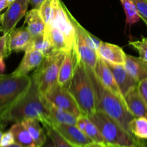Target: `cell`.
Wrapping results in <instances>:
<instances>
[{
	"label": "cell",
	"mask_w": 147,
	"mask_h": 147,
	"mask_svg": "<svg viewBox=\"0 0 147 147\" xmlns=\"http://www.w3.org/2000/svg\"><path fill=\"white\" fill-rule=\"evenodd\" d=\"M76 61L77 55L75 49L67 50L59 70L57 81L59 85L68 88L73 76Z\"/></svg>",
	"instance_id": "obj_13"
},
{
	"label": "cell",
	"mask_w": 147,
	"mask_h": 147,
	"mask_svg": "<svg viewBox=\"0 0 147 147\" xmlns=\"http://www.w3.org/2000/svg\"><path fill=\"white\" fill-rule=\"evenodd\" d=\"M86 68L95 92L96 110L104 112L110 116L126 131L131 134L129 124L135 117L128 111L123 98L106 88L98 80L94 70L86 67Z\"/></svg>",
	"instance_id": "obj_2"
},
{
	"label": "cell",
	"mask_w": 147,
	"mask_h": 147,
	"mask_svg": "<svg viewBox=\"0 0 147 147\" xmlns=\"http://www.w3.org/2000/svg\"><path fill=\"white\" fill-rule=\"evenodd\" d=\"M31 85L27 93L2 117L0 122H22L27 119H37L42 124L50 123L48 101L40 93L35 71L30 76Z\"/></svg>",
	"instance_id": "obj_1"
},
{
	"label": "cell",
	"mask_w": 147,
	"mask_h": 147,
	"mask_svg": "<svg viewBox=\"0 0 147 147\" xmlns=\"http://www.w3.org/2000/svg\"><path fill=\"white\" fill-rule=\"evenodd\" d=\"M10 54L11 53L7 49V34H3L2 36H0V55L5 58Z\"/></svg>",
	"instance_id": "obj_35"
},
{
	"label": "cell",
	"mask_w": 147,
	"mask_h": 147,
	"mask_svg": "<svg viewBox=\"0 0 147 147\" xmlns=\"http://www.w3.org/2000/svg\"><path fill=\"white\" fill-rule=\"evenodd\" d=\"M141 143V142H140ZM108 145H109L110 147H143L142 145L140 144L139 145H134V146H115V145H112V144H108Z\"/></svg>",
	"instance_id": "obj_41"
},
{
	"label": "cell",
	"mask_w": 147,
	"mask_h": 147,
	"mask_svg": "<svg viewBox=\"0 0 147 147\" xmlns=\"http://www.w3.org/2000/svg\"><path fill=\"white\" fill-rule=\"evenodd\" d=\"M89 118L98 128L105 144L124 146L141 144L140 140L126 131L116 121L104 112L97 111Z\"/></svg>",
	"instance_id": "obj_5"
},
{
	"label": "cell",
	"mask_w": 147,
	"mask_h": 147,
	"mask_svg": "<svg viewBox=\"0 0 147 147\" xmlns=\"http://www.w3.org/2000/svg\"><path fill=\"white\" fill-rule=\"evenodd\" d=\"M44 96L52 105L71 113L75 117L78 118L81 115H83L74 98L68 88L63 87L58 83L55 84Z\"/></svg>",
	"instance_id": "obj_8"
},
{
	"label": "cell",
	"mask_w": 147,
	"mask_h": 147,
	"mask_svg": "<svg viewBox=\"0 0 147 147\" xmlns=\"http://www.w3.org/2000/svg\"><path fill=\"white\" fill-rule=\"evenodd\" d=\"M44 1L45 0H30V4H31L33 8L38 9Z\"/></svg>",
	"instance_id": "obj_36"
},
{
	"label": "cell",
	"mask_w": 147,
	"mask_h": 147,
	"mask_svg": "<svg viewBox=\"0 0 147 147\" xmlns=\"http://www.w3.org/2000/svg\"><path fill=\"white\" fill-rule=\"evenodd\" d=\"M124 66L138 83L147 79V61L140 57H137L125 54Z\"/></svg>",
	"instance_id": "obj_19"
},
{
	"label": "cell",
	"mask_w": 147,
	"mask_h": 147,
	"mask_svg": "<svg viewBox=\"0 0 147 147\" xmlns=\"http://www.w3.org/2000/svg\"><path fill=\"white\" fill-rule=\"evenodd\" d=\"M128 44L138 51L141 58L147 61V37H141V40L131 41Z\"/></svg>",
	"instance_id": "obj_31"
},
{
	"label": "cell",
	"mask_w": 147,
	"mask_h": 147,
	"mask_svg": "<svg viewBox=\"0 0 147 147\" xmlns=\"http://www.w3.org/2000/svg\"><path fill=\"white\" fill-rule=\"evenodd\" d=\"M130 132L138 140L147 139V119L135 117L129 124Z\"/></svg>",
	"instance_id": "obj_27"
},
{
	"label": "cell",
	"mask_w": 147,
	"mask_h": 147,
	"mask_svg": "<svg viewBox=\"0 0 147 147\" xmlns=\"http://www.w3.org/2000/svg\"><path fill=\"white\" fill-rule=\"evenodd\" d=\"M84 147H107L105 145V143L99 144V143H95V142H92V143L89 144L86 146Z\"/></svg>",
	"instance_id": "obj_38"
},
{
	"label": "cell",
	"mask_w": 147,
	"mask_h": 147,
	"mask_svg": "<svg viewBox=\"0 0 147 147\" xmlns=\"http://www.w3.org/2000/svg\"><path fill=\"white\" fill-rule=\"evenodd\" d=\"M44 57V55L38 50L25 51L22 60L13 73L18 75H27V73L36 69L41 64Z\"/></svg>",
	"instance_id": "obj_18"
},
{
	"label": "cell",
	"mask_w": 147,
	"mask_h": 147,
	"mask_svg": "<svg viewBox=\"0 0 147 147\" xmlns=\"http://www.w3.org/2000/svg\"><path fill=\"white\" fill-rule=\"evenodd\" d=\"M66 51L53 50L45 55L41 64L35 69L40 91L44 96L57 83L59 70Z\"/></svg>",
	"instance_id": "obj_6"
},
{
	"label": "cell",
	"mask_w": 147,
	"mask_h": 147,
	"mask_svg": "<svg viewBox=\"0 0 147 147\" xmlns=\"http://www.w3.org/2000/svg\"><path fill=\"white\" fill-rule=\"evenodd\" d=\"M8 1H9V2H10V3H12V1H14V0H8Z\"/></svg>",
	"instance_id": "obj_45"
},
{
	"label": "cell",
	"mask_w": 147,
	"mask_h": 147,
	"mask_svg": "<svg viewBox=\"0 0 147 147\" xmlns=\"http://www.w3.org/2000/svg\"><path fill=\"white\" fill-rule=\"evenodd\" d=\"M39 12L45 23V25L49 24L52 16L51 0H45L38 8Z\"/></svg>",
	"instance_id": "obj_32"
},
{
	"label": "cell",
	"mask_w": 147,
	"mask_h": 147,
	"mask_svg": "<svg viewBox=\"0 0 147 147\" xmlns=\"http://www.w3.org/2000/svg\"><path fill=\"white\" fill-rule=\"evenodd\" d=\"M140 142L143 147H147V139L146 140H140Z\"/></svg>",
	"instance_id": "obj_42"
},
{
	"label": "cell",
	"mask_w": 147,
	"mask_h": 147,
	"mask_svg": "<svg viewBox=\"0 0 147 147\" xmlns=\"http://www.w3.org/2000/svg\"><path fill=\"white\" fill-rule=\"evenodd\" d=\"M32 50H38L41 52L44 55L49 54L54 50L48 39L44 35V33L43 34L33 37L31 42L27 46L25 51Z\"/></svg>",
	"instance_id": "obj_28"
},
{
	"label": "cell",
	"mask_w": 147,
	"mask_h": 147,
	"mask_svg": "<svg viewBox=\"0 0 147 147\" xmlns=\"http://www.w3.org/2000/svg\"><path fill=\"white\" fill-rule=\"evenodd\" d=\"M6 147H22V146H20V145L18 144L14 143V144H12L10 145V146H6Z\"/></svg>",
	"instance_id": "obj_43"
},
{
	"label": "cell",
	"mask_w": 147,
	"mask_h": 147,
	"mask_svg": "<svg viewBox=\"0 0 147 147\" xmlns=\"http://www.w3.org/2000/svg\"><path fill=\"white\" fill-rule=\"evenodd\" d=\"M7 126V124L4 123H3V122H0V142H1V136H2V134H3V131H4V128H5V126Z\"/></svg>",
	"instance_id": "obj_40"
},
{
	"label": "cell",
	"mask_w": 147,
	"mask_h": 147,
	"mask_svg": "<svg viewBox=\"0 0 147 147\" xmlns=\"http://www.w3.org/2000/svg\"><path fill=\"white\" fill-rule=\"evenodd\" d=\"M33 36L30 34L27 26H22L19 28L13 29L7 34V49L12 52L25 51L31 42Z\"/></svg>",
	"instance_id": "obj_11"
},
{
	"label": "cell",
	"mask_w": 147,
	"mask_h": 147,
	"mask_svg": "<svg viewBox=\"0 0 147 147\" xmlns=\"http://www.w3.org/2000/svg\"><path fill=\"white\" fill-rule=\"evenodd\" d=\"M135 5L140 18L147 25V0H131Z\"/></svg>",
	"instance_id": "obj_33"
},
{
	"label": "cell",
	"mask_w": 147,
	"mask_h": 147,
	"mask_svg": "<svg viewBox=\"0 0 147 147\" xmlns=\"http://www.w3.org/2000/svg\"><path fill=\"white\" fill-rule=\"evenodd\" d=\"M128 111L134 117H145L147 119V103L138 90V87L131 90L124 97Z\"/></svg>",
	"instance_id": "obj_17"
},
{
	"label": "cell",
	"mask_w": 147,
	"mask_h": 147,
	"mask_svg": "<svg viewBox=\"0 0 147 147\" xmlns=\"http://www.w3.org/2000/svg\"><path fill=\"white\" fill-rule=\"evenodd\" d=\"M14 137L15 143L22 147H36L35 144L22 122H16L10 129Z\"/></svg>",
	"instance_id": "obj_23"
},
{
	"label": "cell",
	"mask_w": 147,
	"mask_h": 147,
	"mask_svg": "<svg viewBox=\"0 0 147 147\" xmlns=\"http://www.w3.org/2000/svg\"><path fill=\"white\" fill-rule=\"evenodd\" d=\"M0 147H1V146H0Z\"/></svg>",
	"instance_id": "obj_47"
},
{
	"label": "cell",
	"mask_w": 147,
	"mask_h": 147,
	"mask_svg": "<svg viewBox=\"0 0 147 147\" xmlns=\"http://www.w3.org/2000/svg\"><path fill=\"white\" fill-rule=\"evenodd\" d=\"M75 50H76L77 58L87 68L94 70L98 58L97 53L85 43V42L82 39V36L76 31Z\"/></svg>",
	"instance_id": "obj_15"
},
{
	"label": "cell",
	"mask_w": 147,
	"mask_h": 147,
	"mask_svg": "<svg viewBox=\"0 0 147 147\" xmlns=\"http://www.w3.org/2000/svg\"><path fill=\"white\" fill-rule=\"evenodd\" d=\"M52 16L49 24L58 28L65 37L68 50L75 49L76 31L61 0H51Z\"/></svg>",
	"instance_id": "obj_7"
},
{
	"label": "cell",
	"mask_w": 147,
	"mask_h": 147,
	"mask_svg": "<svg viewBox=\"0 0 147 147\" xmlns=\"http://www.w3.org/2000/svg\"><path fill=\"white\" fill-rule=\"evenodd\" d=\"M31 85L27 75L0 74V121L27 93Z\"/></svg>",
	"instance_id": "obj_4"
},
{
	"label": "cell",
	"mask_w": 147,
	"mask_h": 147,
	"mask_svg": "<svg viewBox=\"0 0 147 147\" xmlns=\"http://www.w3.org/2000/svg\"><path fill=\"white\" fill-rule=\"evenodd\" d=\"M40 123L37 119H27L22 121V123L33 138L36 147H43L47 139V134L45 133L44 129Z\"/></svg>",
	"instance_id": "obj_22"
},
{
	"label": "cell",
	"mask_w": 147,
	"mask_h": 147,
	"mask_svg": "<svg viewBox=\"0 0 147 147\" xmlns=\"http://www.w3.org/2000/svg\"><path fill=\"white\" fill-rule=\"evenodd\" d=\"M50 123L53 124L76 125L77 118L64 110L59 109L48 102Z\"/></svg>",
	"instance_id": "obj_24"
},
{
	"label": "cell",
	"mask_w": 147,
	"mask_h": 147,
	"mask_svg": "<svg viewBox=\"0 0 147 147\" xmlns=\"http://www.w3.org/2000/svg\"><path fill=\"white\" fill-rule=\"evenodd\" d=\"M24 24H27V27L33 37L44 33L45 23L40 16L38 9L33 8L26 13Z\"/></svg>",
	"instance_id": "obj_21"
},
{
	"label": "cell",
	"mask_w": 147,
	"mask_h": 147,
	"mask_svg": "<svg viewBox=\"0 0 147 147\" xmlns=\"http://www.w3.org/2000/svg\"><path fill=\"white\" fill-rule=\"evenodd\" d=\"M30 0H14L10 3L5 12L2 14L1 23V32L3 34H8L15 28L17 23L26 14Z\"/></svg>",
	"instance_id": "obj_9"
},
{
	"label": "cell",
	"mask_w": 147,
	"mask_h": 147,
	"mask_svg": "<svg viewBox=\"0 0 147 147\" xmlns=\"http://www.w3.org/2000/svg\"><path fill=\"white\" fill-rule=\"evenodd\" d=\"M14 143H15L14 137L13 136L12 133L10 130L8 131L3 133L1 139V142H0V146L6 147L10 146V145Z\"/></svg>",
	"instance_id": "obj_34"
},
{
	"label": "cell",
	"mask_w": 147,
	"mask_h": 147,
	"mask_svg": "<svg viewBox=\"0 0 147 147\" xmlns=\"http://www.w3.org/2000/svg\"><path fill=\"white\" fill-rule=\"evenodd\" d=\"M66 11H67L68 16H69V17L70 18L72 24H73L75 30L80 34V35L82 36L83 40L85 42V43H86L89 47H90L91 48L93 49L94 50L97 51V49L99 48V45L102 42V40L98 39L97 37H95L93 34H92L90 32H89L86 29L84 28V27L78 22L77 20L74 17V16L71 14V12L69 11V9H68L67 8H66Z\"/></svg>",
	"instance_id": "obj_26"
},
{
	"label": "cell",
	"mask_w": 147,
	"mask_h": 147,
	"mask_svg": "<svg viewBox=\"0 0 147 147\" xmlns=\"http://www.w3.org/2000/svg\"><path fill=\"white\" fill-rule=\"evenodd\" d=\"M94 72L99 82L106 88L109 89L110 90L113 92L118 96L122 97L118 87V85L115 82V78H114L112 71L109 68L105 60H102L99 56H98L97 60L96 65L94 68Z\"/></svg>",
	"instance_id": "obj_14"
},
{
	"label": "cell",
	"mask_w": 147,
	"mask_h": 147,
	"mask_svg": "<svg viewBox=\"0 0 147 147\" xmlns=\"http://www.w3.org/2000/svg\"><path fill=\"white\" fill-rule=\"evenodd\" d=\"M44 35L48 39L53 50L57 51H67L65 37L63 33L58 28L52 27L50 24L45 26Z\"/></svg>",
	"instance_id": "obj_25"
},
{
	"label": "cell",
	"mask_w": 147,
	"mask_h": 147,
	"mask_svg": "<svg viewBox=\"0 0 147 147\" xmlns=\"http://www.w3.org/2000/svg\"><path fill=\"white\" fill-rule=\"evenodd\" d=\"M120 1L125 11L126 24L131 26L138 22L140 20V17L133 1L131 0H120Z\"/></svg>",
	"instance_id": "obj_30"
},
{
	"label": "cell",
	"mask_w": 147,
	"mask_h": 147,
	"mask_svg": "<svg viewBox=\"0 0 147 147\" xmlns=\"http://www.w3.org/2000/svg\"><path fill=\"white\" fill-rule=\"evenodd\" d=\"M10 3L8 0H0V11L10 6Z\"/></svg>",
	"instance_id": "obj_37"
},
{
	"label": "cell",
	"mask_w": 147,
	"mask_h": 147,
	"mask_svg": "<svg viewBox=\"0 0 147 147\" xmlns=\"http://www.w3.org/2000/svg\"><path fill=\"white\" fill-rule=\"evenodd\" d=\"M76 126L92 141L95 143H105L103 137L96 125L85 115H81L77 118Z\"/></svg>",
	"instance_id": "obj_20"
},
{
	"label": "cell",
	"mask_w": 147,
	"mask_h": 147,
	"mask_svg": "<svg viewBox=\"0 0 147 147\" xmlns=\"http://www.w3.org/2000/svg\"><path fill=\"white\" fill-rule=\"evenodd\" d=\"M105 63L112 71L115 82L123 98L127 93L138 87L139 83L128 73L124 65L113 64L108 62Z\"/></svg>",
	"instance_id": "obj_10"
},
{
	"label": "cell",
	"mask_w": 147,
	"mask_h": 147,
	"mask_svg": "<svg viewBox=\"0 0 147 147\" xmlns=\"http://www.w3.org/2000/svg\"><path fill=\"white\" fill-rule=\"evenodd\" d=\"M97 53L98 56L105 62L119 65L125 63V53L120 47L116 45L102 41Z\"/></svg>",
	"instance_id": "obj_16"
},
{
	"label": "cell",
	"mask_w": 147,
	"mask_h": 147,
	"mask_svg": "<svg viewBox=\"0 0 147 147\" xmlns=\"http://www.w3.org/2000/svg\"><path fill=\"white\" fill-rule=\"evenodd\" d=\"M105 145H106V146H107V147H110V146H109V145L108 144H105Z\"/></svg>",
	"instance_id": "obj_46"
},
{
	"label": "cell",
	"mask_w": 147,
	"mask_h": 147,
	"mask_svg": "<svg viewBox=\"0 0 147 147\" xmlns=\"http://www.w3.org/2000/svg\"><path fill=\"white\" fill-rule=\"evenodd\" d=\"M43 147H55L54 145H53V142H52L51 139H50L48 136L47 135V139H46V142H45L44 145H43Z\"/></svg>",
	"instance_id": "obj_39"
},
{
	"label": "cell",
	"mask_w": 147,
	"mask_h": 147,
	"mask_svg": "<svg viewBox=\"0 0 147 147\" xmlns=\"http://www.w3.org/2000/svg\"><path fill=\"white\" fill-rule=\"evenodd\" d=\"M51 124L67 142L74 147H84L92 142L76 125Z\"/></svg>",
	"instance_id": "obj_12"
},
{
	"label": "cell",
	"mask_w": 147,
	"mask_h": 147,
	"mask_svg": "<svg viewBox=\"0 0 147 147\" xmlns=\"http://www.w3.org/2000/svg\"><path fill=\"white\" fill-rule=\"evenodd\" d=\"M43 126L46 130V134L51 139L55 147H74L58 132L51 123H46Z\"/></svg>",
	"instance_id": "obj_29"
},
{
	"label": "cell",
	"mask_w": 147,
	"mask_h": 147,
	"mask_svg": "<svg viewBox=\"0 0 147 147\" xmlns=\"http://www.w3.org/2000/svg\"><path fill=\"white\" fill-rule=\"evenodd\" d=\"M1 21H2V14H0V24L1 23Z\"/></svg>",
	"instance_id": "obj_44"
},
{
	"label": "cell",
	"mask_w": 147,
	"mask_h": 147,
	"mask_svg": "<svg viewBox=\"0 0 147 147\" xmlns=\"http://www.w3.org/2000/svg\"><path fill=\"white\" fill-rule=\"evenodd\" d=\"M68 90L74 98L82 114L89 117L97 111L95 92L89 73L78 58Z\"/></svg>",
	"instance_id": "obj_3"
}]
</instances>
